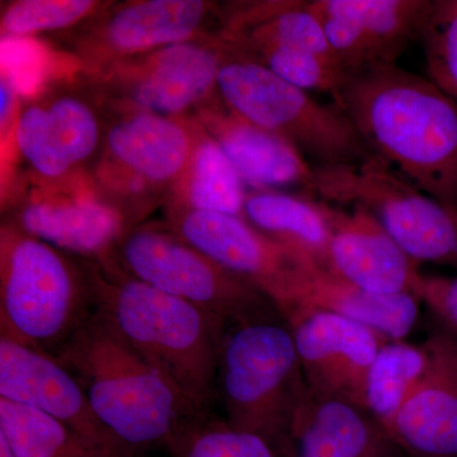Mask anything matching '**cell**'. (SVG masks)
I'll return each mask as SVG.
<instances>
[{
  "label": "cell",
  "mask_w": 457,
  "mask_h": 457,
  "mask_svg": "<svg viewBox=\"0 0 457 457\" xmlns=\"http://www.w3.org/2000/svg\"><path fill=\"white\" fill-rule=\"evenodd\" d=\"M315 197L339 207L360 206L378 219L417 263L457 266V209L402 179L384 162L314 168Z\"/></svg>",
  "instance_id": "obj_9"
},
{
  "label": "cell",
  "mask_w": 457,
  "mask_h": 457,
  "mask_svg": "<svg viewBox=\"0 0 457 457\" xmlns=\"http://www.w3.org/2000/svg\"><path fill=\"white\" fill-rule=\"evenodd\" d=\"M107 98L92 78H53L22 99L13 144L31 180L55 183L90 176L104 147Z\"/></svg>",
  "instance_id": "obj_8"
},
{
  "label": "cell",
  "mask_w": 457,
  "mask_h": 457,
  "mask_svg": "<svg viewBox=\"0 0 457 457\" xmlns=\"http://www.w3.org/2000/svg\"><path fill=\"white\" fill-rule=\"evenodd\" d=\"M164 449L170 457H279L260 436L233 428L212 411L187 418Z\"/></svg>",
  "instance_id": "obj_26"
},
{
  "label": "cell",
  "mask_w": 457,
  "mask_h": 457,
  "mask_svg": "<svg viewBox=\"0 0 457 457\" xmlns=\"http://www.w3.org/2000/svg\"><path fill=\"white\" fill-rule=\"evenodd\" d=\"M102 3L95 0H20L3 9L2 37L32 38L62 33L92 16Z\"/></svg>",
  "instance_id": "obj_28"
},
{
  "label": "cell",
  "mask_w": 457,
  "mask_h": 457,
  "mask_svg": "<svg viewBox=\"0 0 457 457\" xmlns=\"http://www.w3.org/2000/svg\"><path fill=\"white\" fill-rule=\"evenodd\" d=\"M243 219L326 269L330 224L324 201L294 192L248 189Z\"/></svg>",
  "instance_id": "obj_22"
},
{
  "label": "cell",
  "mask_w": 457,
  "mask_h": 457,
  "mask_svg": "<svg viewBox=\"0 0 457 457\" xmlns=\"http://www.w3.org/2000/svg\"><path fill=\"white\" fill-rule=\"evenodd\" d=\"M420 299L457 329V278H423Z\"/></svg>",
  "instance_id": "obj_31"
},
{
  "label": "cell",
  "mask_w": 457,
  "mask_h": 457,
  "mask_svg": "<svg viewBox=\"0 0 457 457\" xmlns=\"http://www.w3.org/2000/svg\"><path fill=\"white\" fill-rule=\"evenodd\" d=\"M55 357L77 378L99 420L139 455L165 447L187 418L200 413L98 312Z\"/></svg>",
  "instance_id": "obj_3"
},
{
  "label": "cell",
  "mask_w": 457,
  "mask_h": 457,
  "mask_svg": "<svg viewBox=\"0 0 457 457\" xmlns=\"http://www.w3.org/2000/svg\"><path fill=\"white\" fill-rule=\"evenodd\" d=\"M308 396L293 332L278 308L227 324L215 400L228 426L260 436L279 457H295V423Z\"/></svg>",
  "instance_id": "obj_4"
},
{
  "label": "cell",
  "mask_w": 457,
  "mask_h": 457,
  "mask_svg": "<svg viewBox=\"0 0 457 457\" xmlns=\"http://www.w3.org/2000/svg\"><path fill=\"white\" fill-rule=\"evenodd\" d=\"M0 457H16L3 436H0Z\"/></svg>",
  "instance_id": "obj_32"
},
{
  "label": "cell",
  "mask_w": 457,
  "mask_h": 457,
  "mask_svg": "<svg viewBox=\"0 0 457 457\" xmlns=\"http://www.w3.org/2000/svg\"><path fill=\"white\" fill-rule=\"evenodd\" d=\"M224 55L221 38L209 36L119 60L87 75L114 104L161 116L191 117L216 97Z\"/></svg>",
  "instance_id": "obj_13"
},
{
  "label": "cell",
  "mask_w": 457,
  "mask_h": 457,
  "mask_svg": "<svg viewBox=\"0 0 457 457\" xmlns=\"http://www.w3.org/2000/svg\"><path fill=\"white\" fill-rule=\"evenodd\" d=\"M333 99L370 154L457 209L456 99L396 64L350 75Z\"/></svg>",
  "instance_id": "obj_1"
},
{
  "label": "cell",
  "mask_w": 457,
  "mask_h": 457,
  "mask_svg": "<svg viewBox=\"0 0 457 457\" xmlns=\"http://www.w3.org/2000/svg\"><path fill=\"white\" fill-rule=\"evenodd\" d=\"M0 436L16 457H92L55 420L4 398H0Z\"/></svg>",
  "instance_id": "obj_27"
},
{
  "label": "cell",
  "mask_w": 457,
  "mask_h": 457,
  "mask_svg": "<svg viewBox=\"0 0 457 457\" xmlns=\"http://www.w3.org/2000/svg\"><path fill=\"white\" fill-rule=\"evenodd\" d=\"M165 222L201 253L266 295L284 318L300 305L318 266L240 216L167 206Z\"/></svg>",
  "instance_id": "obj_12"
},
{
  "label": "cell",
  "mask_w": 457,
  "mask_h": 457,
  "mask_svg": "<svg viewBox=\"0 0 457 457\" xmlns=\"http://www.w3.org/2000/svg\"><path fill=\"white\" fill-rule=\"evenodd\" d=\"M420 40L428 79L457 101V0L432 3Z\"/></svg>",
  "instance_id": "obj_29"
},
{
  "label": "cell",
  "mask_w": 457,
  "mask_h": 457,
  "mask_svg": "<svg viewBox=\"0 0 457 457\" xmlns=\"http://www.w3.org/2000/svg\"><path fill=\"white\" fill-rule=\"evenodd\" d=\"M222 22L224 8L203 0L108 3L59 40L82 73L95 74L119 60L219 36Z\"/></svg>",
  "instance_id": "obj_11"
},
{
  "label": "cell",
  "mask_w": 457,
  "mask_h": 457,
  "mask_svg": "<svg viewBox=\"0 0 457 457\" xmlns=\"http://www.w3.org/2000/svg\"><path fill=\"white\" fill-rule=\"evenodd\" d=\"M336 11L356 21L374 47L378 64L394 65L420 37L433 2L427 0H329Z\"/></svg>",
  "instance_id": "obj_24"
},
{
  "label": "cell",
  "mask_w": 457,
  "mask_h": 457,
  "mask_svg": "<svg viewBox=\"0 0 457 457\" xmlns=\"http://www.w3.org/2000/svg\"><path fill=\"white\" fill-rule=\"evenodd\" d=\"M0 398L64 426L92 457H141L99 420L77 378L53 354L0 337Z\"/></svg>",
  "instance_id": "obj_15"
},
{
  "label": "cell",
  "mask_w": 457,
  "mask_h": 457,
  "mask_svg": "<svg viewBox=\"0 0 457 457\" xmlns=\"http://www.w3.org/2000/svg\"><path fill=\"white\" fill-rule=\"evenodd\" d=\"M4 222L65 253L98 262L112 254L130 228L90 176L55 183L29 179Z\"/></svg>",
  "instance_id": "obj_14"
},
{
  "label": "cell",
  "mask_w": 457,
  "mask_h": 457,
  "mask_svg": "<svg viewBox=\"0 0 457 457\" xmlns=\"http://www.w3.org/2000/svg\"><path fill=\"white\" fill-rule=\"evenodd\" d=\"M220 145L248 189L290 192L315 197L314 167L288 141L231 112L216 96L194 114Z\"/></svg>",
  "instance_id": "obj_19"
},
{
  "label": "cell",
  "mask_w": 457,
  "mask_h": 457,
  "mask_svg": "<svg viewBox=\"0 0 457 457\" xmlns=\"http://www.w3.org/2000/svg\"><path fill=\"white\" fill-rule=\"evenodd\" d=\"M426 365L425 345L385 342L378 352L369 372L366 407L383 428L395 416Z\"/></svg>",
  "instance_id": "obj_25"
},
{
  "label": "cell",
  "mask_w": 457,
  "mask_h": 457,
  "mask_svg": "<svg viewBox=\"0 0 457 457\" xmlns=\"http://www.w3.org/2000/svg\"><path fill=\"white\" fill-rule=\"evenodd\" d=\"M295 457H396L383 426L365 408L309 394L294 428Z\"/></svg>",
  "instance_id": "obj_20"
},
{
  "label": "cell",
  "mask_w": 457,
  "mask_h": 457,
  "mask_svg": "<svg viewBox=\"0 0 457 457\" xmlns=\"http://www.w3.org/2000/svg\"><path fill=\"white\" fill-rule=\"evenodd\" d=\"M246 192L248 188L224 150L197 122L196 143L191 159L165 206L243 218Z\"/></svg>",
  "instance_id": "obj_23"
},
{
  "label": "cell",
  "mask_w": 457,
  "mask_h": 457,
  "mask_svg": "<svg viewBox=\"0 0 457 457\" xmlns=\"http://www.w3.org/2000/svg\"><path fill=\"white\" fill-rule=\"evenodd\" d=\"M197 137L194 117H167L107 99L104 147L90 177L129 228L167 203L187 168Z\"/></svg>",
  "instance_id": "obj_6"
},
{
  "label": "cell",
  "mask_w": 457,
  "mask_h": 457,
  "mask_svg": "<svg viewBox=\"0 0 457 457\" xmlns=\"http://www.w3.org/2000/svg\"><path fill=\"white\" fill-rule=\"evenodd\" d=\"M0 337L55 356L95 312L86 262L3 222Z\"/></svg>",
  "instance_id": "obj_5"
},
{
  "label": "cell",
  "mask_w": 457,
  "mask_h": 457,
  "mask_svg": "<svg viewBox=\"0 0 457 457\" xmlns=\"http://www.w3.org/2000/svg\"><path fill=\"white\" fill-rule=\"evenodd\" d=\"M293 332L309 394L366 407L370 369L383 347L375 330L318 309L300 308L285 318Z\"/></svg>",
  "instance_id": "obj_16"
},
{
  "label": "cell",
  "mask_w": 457,
  "mask_h": 457,
  "mask_svg": "<svg viewBox=\"0 0 457 457\" xmlns=\"http://www.w3.org/2000/svg\"><path fill=\"white\" fill-rule=\"evenodd\" d=\"M337 62L347 77L378 66V56L362 27L336 11L329 0H311Z\"/></svg>",
  "instance_id": "obj_30"
},
{
  "label": "cell",
  "mask_w": 457,
  "mask_h": 457,
  "mask_svg": "<svg viewBox=\"0 0 457 457\" xmlns=\"http://www.w3.org/2000/svg\"><path fill=\"white\" fill-rule=\"evenodd\" d=\"M418 302L420 299L413 295H384L363 290L317 266L312 270L297 309L335 312L390 341H402L416 324Z\"/></svg>",
  "instance_id": "obj_21"
},
{
  "label": "cell",
  "mask_w": 457,
  "mask_h": 457,
  "mask_svg": "<svg viewBox=\"0 0 457 457\" xmlns=\"http://www.w3.org/2000/svg\"><path fill=\"white\" fill-rule=\"evenodd\" d=\"M425 348V371L384 429L409 457H457V338L435 333Z\"/></svg>",
  "instance_id": "obj_17"
},
{
  "label": "cell",
  "mask_w": 457,
  "mask_h": 457,
  "mask_svg": "<svg viewBox=\"0 0 457 457\" xmlns=\"http://www.w3.org/2000/svg\"><path fill=\"white\" fill-rule=\"evenodd\" d=\"M102 262L227 323L276 308L266 295L201 253L167 222L129 228Z\"/></svg>",
  "instance_id": "obj_10"
},
{
  "label": "cell",
  "mask_w": 457,
  "mask_h": 457,
  "mask_svg": "<svg viewBox=\"0 0 457 457\" xmlns=\"http://www.w3.org/2000/svg\"><path fill=\"white\" fill-rule=\"evenodd\" d=\"M95 312L200 413L216 403L219 353L227 321L156 290L104 262L84 260Z\"/></svg>",
  "instance_id": "obj_2"
},
{
  "label": "cell",
  "mask_w": 457,
  "mask_h": 457,
  "mask_svg": "<svg viewBox=\"0 0 457 457\" xmlns=\"http://www.w3.org/2000/svg\"><path fill=\"white\" fill-rule=\"evenodd\" d=\"M216 96L231 112L288 141L314 168L359 163L371 156L341 108L319 104L311 92L227 46Z\"/></svg>",
  "instance_id": "obj_7"
},
{
  "label": "cell",
  "mask_w": 457,
  "mask_h": 457,
  "mask_svg": "<svg viewBox=\"0 0 457 457\" xmlns=\"http://www.w3.org/2000/svg\"><path fill=\"white\" fill-rule=\"evenodd\" d=\"M328 213L330 240L324 270L371 293L408 294L420 299V263L400 248L372 213L360 206L330 204Z\"/></svg>",
  "instance_id": "obj_18"
}]
</instances>
